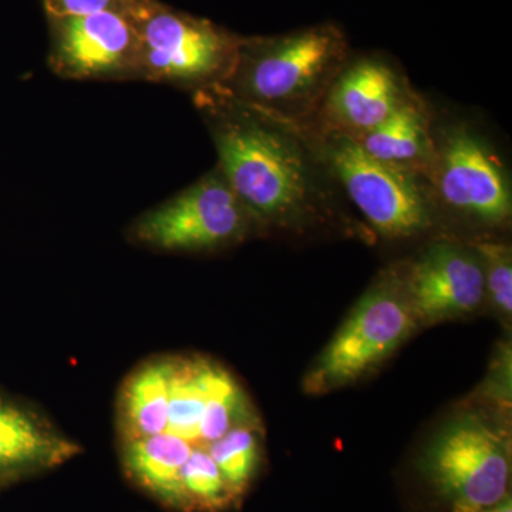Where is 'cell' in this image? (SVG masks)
<instances>
[{"label":"cell","mask_w":512,"mask_h":512,"mask_svg":"<svg viewBox=\"0 0 512 512\" xmlns=\"http://www.w3.org/2000/svg\"><path fill=\"white\" fill-rule=\"evenodd\" d=\"M221 175L249 215L286 224L302 215L312 187L301 148L268 120L251 114L221 121L214 131Z\"/></svg>","instance_id":"obj_1"},{"label":"cell","mask_w":512,"mask_h":512,"mask_svg":"<svg viewBox=\"0 0 512 512\" xmlns=\"http://www.w3.org/2000/svg\"><path fill=\"white\" fill-rule=\"evenodd\" d=\"M205 448L231 491H241L249 483L261 457L258 431L252 424L229 430Z\"/></svg>","instance_id":"obj_18"},{"label":"cell","mask_w":512,"mask_h":512,"mask_svg":"<svg viewBox=\"0 0 512 512\" xmlns=\"http://www.w3.org/2000/svg\"><path fill=\"white\" fill-rule=\"evenodd\" d=\"M342 35L318 26L262 46L241 73V92L259 110L299 104L313 96L343 55Z\"/></svg>","instance_id":"obj_5"},{"label":"cell","mask_w":512,"mask_h":512,"mask_svg":"<svg viewBox=\"0 0 512 512\" xmlns=\"http://www.w3.org/2000/svg\"><path fill=\"white\" fill-rule=\"evenodd\" d=\"M180 480L184 501H195L207 507L224 503L228 493H231L220 468L208 454L207 448L202 446L192 448L181 470Z\"/></svg>","instance_id":"obj_19"},{"label":"cell","mask_w":512,"mask_h":512,"mask_svg":"<svg viewBox=\"0 0 512 512\" xmlns=\"http://www.w3.org/2000/svg\"><path fill=\"white\" fill-rule=\"evenodd\" d=\"M140 66L157 79L200 83L231 64V42L210 23L170 10L133 8Z\"/></svg>","instance_id":"obj_7"},{"label":"cell","mask_w":512,"mask_h":512,"mask_svg":"<svg viewBox=\"0 0 512 512\" xmlns=\"http://www.w3.org/2000/svg\"><path fill=\"white\" fill-rule=\"evenodd\" d=\"M417 325L470 315L485 299L477 252L453 244L433 245L410 265L402 282Z\"/></svg>","instance_id":"obj_9"},{"label":"cell","mask_w":512,"mask_h":512,"mask_svg":"<svg viewBox=\"0 0 512 512\" xmlns=\"http://www.w3.org/2000/svg\"><path fill=\"white\" fill-rule=\"evenodd\" d=\"M352 137L376 160L410 174L430 170L436 156L426 117L412 101H404L380 126Z\"/></svg>","instance_id":"obj_12"},{"label":"cell","mask_w":512,"mask_h":512,"mask_svg":"<svg viewBox=\"0 0 512 512\" xmlns=\"http://www.w3.org/2000/svg\"><path fill=\"white\" fill-rule=\"evenodd\" d=\"M171 362L151 363L128 379L121 394V431L126 441L154 436L167 427Z\"/></svg>","instance_id":"obj_14"},{"label":"cell","mask_w":512,"mask_h":512,"mask_svg":"<svg viewBox=\"0 0 512 512\" xmlns=\"http://www.w3.org/2000/svg\"><path fill=\"white\" fill-rule=\"evenodd\" d=\"M72 454L69 441L43 429L22 410L0 403V470L52 466Z\"/></svg>","instance_id":"obj_15"},{"label":"cell","mask_w":512,"mask_h":512,"mask_svg":"<svg viewBox=\"0 0 512 512\" xmlns=\"http://www.w3.org/2000/svg\"><path fill=\"white\" fill-rule=\"evenodd\" d=\"M483 265L485 298L498 315L511 319L512 315V256L511 249L497 242H481L476 247Z\"/></svg>","instance_id":"obj_20"},{"label":"cell","mask_w":512,"mask_h":512,"mask_svg":"<svg viewBox=\"0 0 512 512\" xmlns=\"http://www.w3.org/2000/svg\"><path fill=\"white\" fill-rule=\"evenodd\" d=\"M207 362H171L165 431L190 444H200V424L205 406Z\"/></svg>","instance_id":"obj_16"},{"label":"cell","mask_w":512,"mask_h":512,"mask_svg":"<svg viewBox=\"0 0 512 512\" xmlns=\"http://www.w3.org/2000/svg\"><path fill=\"white\" fill-rule=\"evenodd\" d=\"M430 170L448 207L484 224L510 220L512 202L507 178L493 154L470 131H451Z\"/></svg>","instance_id":"obj_8"},{"label":"cell","mask_w":512,"mask_h":512,"mask_svg":"<svg viewBox=\"0 0 512 512\" xmlns=\"http://www.w3.org/2000/svg\"><path fill=\"white\" fill-rule=\"evenodd\" d=\"M60 18L89 15L107 9H121L123 0H49ZM124 10V9H121Z\"/></svg>","instance_id":"obj_21"},{"label":"cell","mask_w":512,"mask_h":512,"mask_svg":"<svg viewBox=\"0 0 512 512\" xmlns=\"http://www.w3.org/2000/svg\"><path fill=\"white\" fill-rule=\"evenodd\" d=\"M192 444L163 431L154 436L126 441V466L131 476L158 497L174 504L184 501L181 470L190 457Z\"/></svg>","instance_id":"obj_13"},{"label":"cell","mask_w":512,"mask_h":512,"mask_svg":"<svg viewBox=\"0 0 512 512\" xmlns=\"http://www.w3.org/2000/svg\"><path fill=\"white\" fill-rule=\"evenodd\" d=\"M416 329L402 282L373 286L316 360L303 387L322 394L357 382L392 356Z\"/></svg>","instance_id":"obj_2"},{"label":"cell","mask_w":512,"mask_h":512,"mask_svg":"<svg viewBox=\"0 0 512 512\" xmlns=\"http://www.w3.org/2000/svg\"><path fill=\"white\" fill-rule=\"evenodd\" d=\"M251 424L247 397L234 377L222 367H205V406L200 424V446L207 447L229 430Z\"/></svg>","instance_id":"obj_17"},{"label":"cell","mask_w":512,"mask_h":512,"mask_svg":"<svg viewBox=\"0 0 512 512\" xmlns=\"http://www.w3.org/2000/svg\"><path fill=\"white\" fill-rule=\"evenodd\" d=\"M392 69L373 60L356 63L340 74L328 96L335 130L359 136L380 126L404 103Z\"/></svg>","instance_id":"obj_11"},{"label":"cell","mask_w":512,"mask_h":512,"mask_svg":"<svg viewBox=\"0 0 512 512\" xmlns=\"http://www.w3.org/2000/svg\"><path fill=\"white\" fill-rule=\"evenodd\" d=\"M423 470L453 512H483L510 495L507 441L473 414L451 421L434 437Z\"/></svg>","instance_id":"obj_3"},{"label":"cell","mask_w":512,"mask_h":512,"mask_svg":"<svg viewBox=\"0 0 512 512\" xmlns=\"http://www.w3.org/2000/svg\"><path fill=\"white\" fill-rule=\"evenodd\" d=\"M483 512H512V501L510 495L504 498L501 503L494 505V507L488 508Z\"/></svg>","instance_id":"obj_22"},{"label":"cell","mask_w":512,"mask_h":512,"mask_svg":"<svg viewBox=\"0 0 512 512\" xmlns=\"http://www.w3.org/2000/svg\"><path fill=\"white\" fill-rule=\"evenodd\" d=\"M326 161L367 221L389 238H409L430 227V211L413 174L367 154L349 134L332 130Z\"/></svg>","instance_id":"obj_4"},{"label":"cell","mask_w":512,"mask_h":512,"mask_svg":"<svg viewBox=\"0 0 512 512\" xmlns=\"http://www.w3.org/2000/svg\"><path fill=\"white\" fill-rule=\"evenodd\" d=\"M57 60L76 77L106 76L138 60L136 23L126 10L60 18Z\"/></svg>","instance_id":"obj_10"},{"label":"cell","mask_w":512,"mask_h":512,"mask_svg":"<svg viewBox=\"0 0 512 512\" xmlns=\"http://www.w3.org/2000/svg\"><path fill=\"white\" fill-rule=\"evenodd\" d=\"M248 220L247 208L224 177L211 174L143 215L134 235L164 251H202L241 238Z\"/></svg>","instance_id":"obj_6"}]
</instances>
